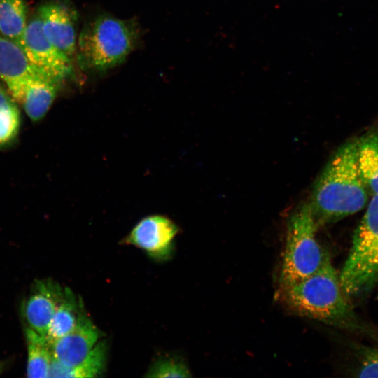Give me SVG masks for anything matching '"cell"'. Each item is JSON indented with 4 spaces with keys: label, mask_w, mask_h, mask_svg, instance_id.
<instances>
[{
    "label": "cell",
    "mask_w": 378,
    "mask_h": 378,
    "mask_svg": "<svg viewBox=\"0 0 378 378\" xmlns=\"http://www.w3.org/2000/svg\"><path fill=\"white\" fill-rule=\"evenodd\" d=\"M102 336L103 333L86 314L80 301L75 326L50 344L52 356L64 365L76 366L87 358Z\"/></svg>",
    "instance_id": "ba28073f"
},
{
    "label": "cell",
    "mask_w": 378,
    "mask_h": 378,
    "mask_svg": "<svg viewBox=\"0 0 378 378\" xmlns=\"http://www.w3.org/2000/svg\"><path fill=\"white\" fill-rule=\"evenodd\" d=\"M317 227L309 204L301 206L290 216L287 225L280 288L309 276L322 266L328 255L316 240Z\"/></svg>",
    "instance_id": "5b68a950"
},
{
    "label": "cell",
    "mask_w": 378,
    "mask_h": 378,
    "mask_svg": "<svg viewBox=\"0 0 378 378\" xmlns=\"http://www.w3.org/2000/svg\"><path fill=\"white\" fill-rule=\"evenodd\" d=\"M353 372L359 377H378V343L377 344H354Z\"/></svg>",
    "instance_id": "d6986e66"
},
{
    "label": "cell",
    "mask_w": 378,
    "mask_h": 378,
    "mask_svg": "<svg viewBox=\"0 0 378 378\" xmlns=\"http://www.w3.org/2000/svg\"><path fill=\"white\" fill-rule=\"evenodd\" d=\"M64 290L50 279L36 280L23 304L26 327L46 337Z\"/></svg>",
    "instance_id": "30bf717a"
},
{
    "label": "cell",
    "mask_w": 378,
    "mask_h": 378,
    "mask_svg": "<svg viewBox=\"0 0 378 378\" xmlns=\"http://www.w3.org/2000/svg\"><path fill=\"white\" fill-rule=\"evenodd\" d=\"M145 377H190L191 374L183 361L173 357H162L155 361Z\"/></svg>",
    "instance_id": "ffe728a7"
},
{
    "label": "cell",
    "mask_w": 378,
    "mask_h": 378,
    "mask_svg": "<svg viewBox=\"0 0 378 378\" xmlns=\"http://www.w3.org/2000/svg\"><path fill=\"white\" fill-rule=\"evenodd\" d=\"M358 164L370 195L378 194V129L357 138Z\"/></svg>",
    "instance_id": "5bb4252c"
},
{
    "label": "cell",
    "mask_w": 378,
    "mask_h": 378,
    "mask_svg": "<svg viewBox=\"0 0 378 378\" xmlns=\"http://www.w3.org/2000/svg\"><path fill=\"white\" fill-rule=\"evenodd\" d=\"M59 83L39 72L27 79L18 102L32 121L41 120L48 113L56 97Z\"/></svg>",
    "instance_id": "7c38bea8"
},
{
    "label": "cell",
    "mask_w": 378,
    "mask_h": 378,
    "mask_svg": "<svg viewBox=\"0 0 378 378\" xmlns=\"http://www.w3.org/2000/svg\"><path fill=\"white\" fill-rule=\"evenodd\" d=\"M178 226L169 218L152 215L141 219L125 239L124 243L144 250L156 260H168L173 252Z\"/></svg>",
    "instance_id": "52a82bcc"
},
{
    "label": "cell",
    "mask_w": 378,
    "mask_h": 378,
    "mask_svg": "<svg viewBox=\"0 0 378 378\" xmlns=\"http://www.w3.org/2000/svg\"><path fill=\"white\" fill-rule=\"evenodd\" d=\"M280 290L281 300L295 314L378 343V327L365 321L354 311L329 255L316 272Z\"/></svg>",
    "instance_id": "6da1fadb"
},
{
    "label": "cell",
    "mask_w": 378,
    "mask_h": 378,
    "mask_svg": "<svg viewBox=\"0 0 378 378\" xmlns=\"http://www.w3.org/2000/svg\"><path fill=\"white\" fill-rule=\"evenodd\" d=\"M20 127V113L16 101L0 87V148L10 144Z\"/></svg>",
    "instance_id": "ac0fdd59"
},
{
    "label": "cell",
    "mask_w": 378,
    "mask_h": 378,
    "mask_svg": "<svg viewBox=\"0 0 378 378\" xmlns=\"http://www.w3.org/2000/svg\"><path fill=\"white\" fill-rule=\"evenodd\" d=\"M339 276L351 302L362 300L378 284V194L372 195L354 232L351 248Z\"/></svg>",
    "instance_id": "277c9868"
},
{
    "label": "cell",
    "mask_w": 378,
    "mask_h": 378,
    "mask_svg": "<svg viewBox=\"0 0 378 378\" xmlns=\"http://www.w3.org/2000/svg\"><path fill=\"white\" fill-rule=\"evenodd\" d=\"M20 48L30 65L50 79L60 82L71 71L72 60L46 38L37 13L28 21Z\"/></svg>",
    "instance_id": "8992f818"
},
{
    "label": "cell",
    "mask_w": 378,
    "mask_h": 378,
    "mask_svg": "<svg viewBox=\"0 0 378 378\" xmlns=\"http://www.w3.org/2000/svg\"><path fill=\"white\" fill-rule=\"evenodd\" d=\"M139 40L134 20L100 15L83 28L78 42V62L85 71L102 74L122 63Z\"/></svg>",
    "instance_id": "3957f363"
},
{
    "label": "cell",
    "mask_w": 378,
    "mask_h": 378,
    "mask_svg": "<svg viewBox=\"0 0 378 378\" xmlns=\"http://www.w3.org/2000/svg\"><path fill=\"white\" fill-rule=\"evenodd\" d=\"M46 38L71 60L76 51V12L62 2H48L37 11Z\"/></svg>",
    "instance_id": "9c48e42d"
},
{
    "label": "cell",
    "mask_w": 378,
    "mask_h": 378,
    "mask_svg": "<svg viewBox=\"0 0 378 378\" xmlns=\"http://www.w3.org/2000/svg\"><path fill=\"white\" fill-rule=\"evenodd\" d=\"M27 22L24 0H0V34L4 37L20 47Z\"/></svg>",
    "instance_id": "2e32d148"
},
{
    "label": "cell",
    "mask_w": 378,
    "mask_h": 378,
    "mask_svg": "<svg viewBox=\"0 0 378 378\" xmlns=\"http://www.w3.org/2000/svg\"><path fill=\"white\" fill-rule=\"evenodd\" d=\"M369 196L359 172L356 138L333 153L314 184L309 204L318 226L357 213L367 205Z\"/></svg>",
    "instance_id": "7a4b0ae2"
},
{
    "label": "cell",
    "mask_w": 378,
    "mask_h": 378,
    "mask_svg": "<svg viewBox=\"0 0 378 378\" xmlns=\"http://www.w3.org/2000/svg\"><path fill=\"white\" fill-rule=\"evenodd\" d=\"M36 72L22 50L0 34V78L16 102L27 79Z\"/></svg>",
    "instance_id": "8fae6325"
},
{
    "label": "cell",
    "mask_w": 378,
    "mask_h": 378,
    "mask_svg": "<svg viewBox=\"0 0 378 378\" xmlns=\"http://www.w3.org/2000/svg\"><path fill=\"white\" fill-rule=\"evenodd\" d=\"M106 357L107 345L105 341L98 342L87 358L74 367L64 365L52 356L48 377L94 378L100 377L105 370Z\"/></svg>",
    "instance_id": "4fadbf2b"
},
{
    "label": "cell",
    "mask_w": 378,
    "mask_h": 378,
    "mask_svg": "<svg viewBox=\"0 0 378 378\" xmlns=\"http://www.w3.org/2000/svg\"><path fill=\"white\" fill-rule=\"evenodd\" d=\"M24 335L27 349V376L48 378L52 358L50 344L45 336L27 327H25Z\"/></svg>",
    "instance_id": "9a60e30c"
},
{
    "label": "cell",
    "mask_w": 378,
    "mask_h": 378,
    "mask_svg": "<svg viewBox=\"0 0 378 378\" xmlns=\"http://www.w3.org/2000/svg\"><path fill=\"white\" fill-rule=\"evenodd\" d=\"M80 301L76 298L69 288H64L63 296L53 314L46 336L50 344L67 334L75 326Z\"/></svg>",
    "instance_id": "e0dca14e"
},
{
    "label": "cell",
    "mask_w": 378,
    "mask_h": 378,
    "mask_svg": "<svg viewBox=\"0 0 378 378\" xmlns=\"http://www.w3.org/2000/svg\"></svg>",
    "instance_id": "44dd1931"
}]
</instances>
